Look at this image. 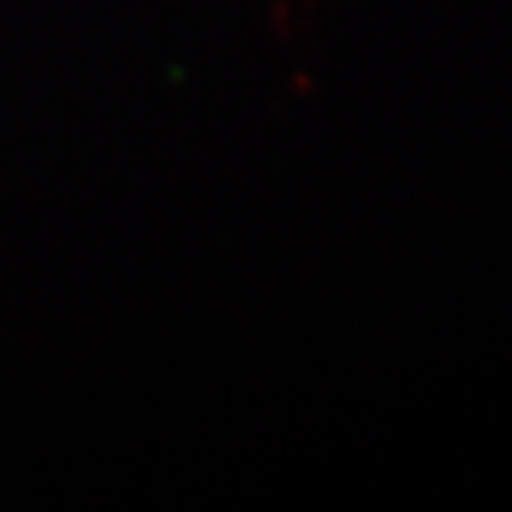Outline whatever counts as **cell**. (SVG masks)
Listing matches in <instances>:
<instances>
[]
</instances>
